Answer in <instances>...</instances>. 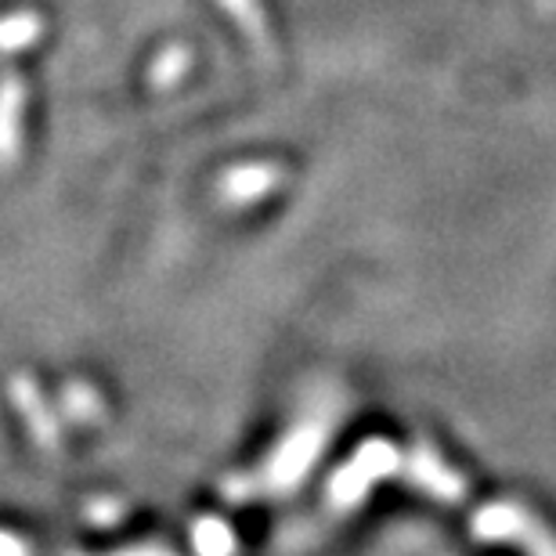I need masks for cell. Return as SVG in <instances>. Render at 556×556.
Segmentation results:
<instances>
[{"label": "cell", "mask_w": 556, "mask_h": 556, "mask_svg": "<svg viewBox=\"0 0 556 556\" xmlns=\"http://www.w3.org/2000/svg\"><path fill=\"white\" fill-rule=\"evenodd\" d=\"M22 119H26V80L8 70L0 73V170L18 163Z\"/></svg>", "instance_id": "cell-7"}, {"label": "cell", "mask_w": 556, "mask_h": 556, "mask_svg": "<svg viewBox=\"0 0 556 556\" xmlns=\"http://www.w3.org/2000/svg\"><path fill=\"white\" fill-rule=\"evenodd\" d=\"M225 8V15L236 22L242 37L250 40V48L261 54L264 62H275V37H271V22L268 8L261 0H217Z\"/></svg>", "instance_id": "cell-8"}, {"label": "cell", "mask_w": 556, "mask_h": 556, "mask_svg": "<svg viewBox=\"0 0 556 556\" xmlns=\"http://www.w3.org/2000/svg\"><path fill=\"white\" fill-rule=\"evenodd\" d=\"M40 37H43V18L37 11H11V15H0V54L26 51L33 43H40Z\"/></svg>", "instance_id": "cell-10"}, {"label": "cell", "mask_w": 556, "mask_h": 556, "mask_svg": "<svg viewBox=\"0 0 556 556\" xmlns=\"http://www.w3.org/2000/svg\"><path fill=\"white\" fill-rule=\"evenodd\" d=\"M62 413L80 427H94V422L105 419V402L87 380H70L62 383Z\"/></svg>", "instance_id": "cell-9"}, {"label": "cell", "mask_w": 556, "mask_h": 556, "mask_svg": "<svg viewBox=\"0 0 556 556\" xmlns=\"http://www.w3.org/2000/svg\"><path fill=\"white\" fill-rule=\"evenodd\" d=\"M22 553H29V542L0 528V556H22Z\"/></svg>", "instance_id": "cell-14"}, {"label": "cell", "mask_w": 556, "mask_h": 556, "mask_svg": "<svg viewBox=\"0 0 556 556\" xmlns=\"http://www.w3.org/2000/svg\"><path fill=\"white\" fill-rule=\"evenodd\" d=\"M329 433H332V422L318 413L293 422V427L286 430V438L275 444L271 455L257 466V470L228 477L225 498L228 503H250V498L296 492V488L307 481V473L315 470L321 452H326Z\"/></svg>", "instance_id": "cell-1"}, {"label": "cell", "mask_w": 556, "mask_h": 556, "mask_svg": "<svg viewBox=\"0 0 556 556\" xmlns=\"http://www.w3.org/2000/svg\"><path fill=\"white\" fill-rule=\"evenodd\" d=\"M286 181V166L282 163H239L225 170L217 185V195L220 203L228 206H250V203H261L264 195L278 192Z\"/></svg>", "instance_id": "cell-6"}, {"label": "cell", "mask_w": 556, "mask_h": 556, "mask_svg": "<svg viewBox=\"0 0 556 556\" xmlns=\"http://www.w3.org/2000/svg\"><path fill=\"white\" fill-rule=\"evenodd\" d=\"M192 549L203 556H225L239 549V539L225 520L217 517H199L192 525Z\"/></svg>", "instance_id": "cell-12"}, {"label": "cell", "mask_w": 556, "mask_h": 556, "mask_svg": "<svg viewBox=\"0 0 556 556\" xmlns=\"http://www.w3.org/2000/svg\"><path fill=\"white\" fill-rule=\"evenodd\" d=\"M188 70H192V48L188 43H166L149 65V84L155 91H166V87L181 84Z\"/></svg>", "instance_id": "cell-11"}, {"label": "cell", "mask_w": 556, "mask_h": 556, "mask_svg": "<svg viewBox=\"0 0 556 556\" xmlns=\"http://www.w3.org/2000/svg\"><path fill=\"white\" fill-rule=\"evenodd\" d=\"M397 470H402V452L394 448V441L369 438L337 473H332L329 506L337 509V514H351V509H358L365 503V495L372 492L376 481L394 477Z\"/></svg>", "instance_id": "cell-2"}, {"label": "cell", "mask_w": 556, "mask_h": 556, "mask_svg": "<svg viewBox=\"0 0 556 556\" xmlns=\"http://www.w3.org/2000/svg\"><path fill=\"white\" fill-rule=\"evenodd\" d=\"M473 535L481 542H514L528 553L556 556V535L520 503H492L473 514Z\"/></svg>", "instance_id": "cell-3"}, {"label": "cell", "mask_w": 556, "mask_h": 556, "mask_svg": "<svg viewBox=\"0 0 556 556\" xmlns=\"http://www.w3.org/2000/svg\"><path fill=\"white\" fill-rule=\"evenodd\" d=\"M124 514H127V506L119 503V498H113V495H102V498H94V503L87 506V517H91L98 528H113L116 520H124Z\"/></svg>", "instance_id": "cell-13"}, {"label": "cell", "mask_w": 556, "mask_h": 556, "mask_svg": "<svg viewBox=\"0 0 556 556\" xmlns=\"http://www.w3.org/2000/svg\"><path fill=\"white\" fill-rule=\"evenodd\" d=\"M408 488H416V492L430 495L433 503H444V506H459L466 498V481L459 473L452 470L448 463L441 459L438 452L430 448L427 441H416L413 448L402 455V470Z\"/></svg>", "instance_id": "cell-5"}, {"label": "cell", "mask_w": 556, "mask_h": 556, "mask_svg": "<svg viewBox=\"0 0 556 556\" xmlns=\"http://www.w3.org/2000/svg\"><path fill=\"white\" fill-rule=\"evenodd\" d=\"M8 397H11V405H15V413L22 416V422H26L33 444H37L43 455H59L65 441L62 416L54 413L51 402L43 397L40 383L33 380L29 372H15L8 380Z\"/></svg>", "instance_id": "cell-4"}]
</instances>
